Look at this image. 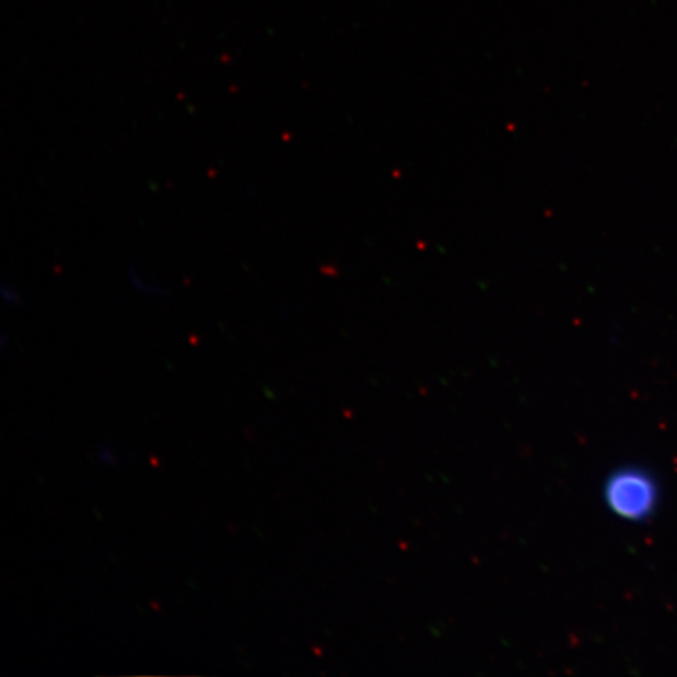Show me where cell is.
<instances>
[{"label":"cell","mask_w":677,"mask_h":677,"mask_svg":"<svg viewBox=\"0 0 677 677\" xmlns=\"http://www.w3.org/2000/svg\"><path fill=\"white\" fill-rule=\"evenodd\" d=\"M604 502L615 516L642 523L653 516L658 503V485L642 467L615 470L604 483Z\"/></svg>","instance_id":"1"},{"label":"cell","mask_w":677,"mask_h":677,"mask_svg":"<svg viewBox=\"0 0 677 677\" xmlns=\"http://www.w3.org/2000/svg\"><path fill=\"white\" fill-rule=\"evenodd\" d=\"M0 296L9 303L20 302V295H17V292L10 288V285L0 284Z\"/></svg>","instance_id":"2"},{"label":"cell","mask_w":677,"mask_h":677,"mask_svg":"<svg viewBox=\"0 0 677 677\" xmlns=\"http://www.w3.org/2000/svg\"><path fill=\"white\" fill-rule=\"evenodd\" d=\"M103 459H104V462L110 463V465H112V463L115 462V459H114V452L104 451L103 452Z\"/></svg>","instance_id":"3"},{"label":"cell","mask_w":677,"mask_h":677,"mask_svg":"<svg viewBox=\"0 0 677 677\" xmlns=\"http://www.w3.org/2000/svg\"><path fill=\"white\" fill-rule=\"evenodd\" d=\"M3 346H5V336L0 335V350L3 349Z\"/></svg>","instance_id":"4"}]
</instances>
